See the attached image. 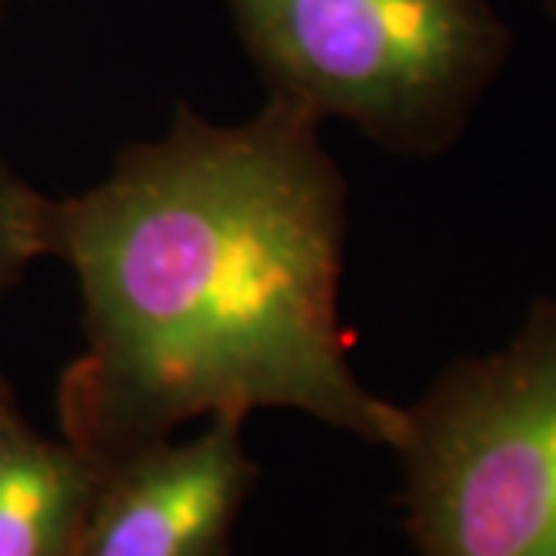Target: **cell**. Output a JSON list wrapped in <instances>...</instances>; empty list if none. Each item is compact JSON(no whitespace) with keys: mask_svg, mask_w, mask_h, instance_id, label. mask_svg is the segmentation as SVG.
Listing matches in <instances>:
<instances>
[{"mask_svg":"<svg viewBox=\"0 0 556 556\" xmlns=\"http://www.w3.org/2000/svg\"><path fill=\"white\" fill-rule=\"evenodd\" d=\"M393 455L417 556H556V291L402 405Z\"/></svg>","mask_w":556,"mask_h":556,"instance_id":"cell-3","label":"cell"},{"mask_svg":"<svg viewBox=\"0 0 556 556\" xmlns=\"http://www.w3.org/2000/svg\"><path fill=\"white\" fill-rule=\"evenodd\" d=\"M102 473L0 402V556H78Z\"/></svg>","mask_w":556,"mask_h":556,"instance_id":"cell-5","label":"cell"},{"mask_svg":"<svg viewBox=\"0 0 556 556\" xmlns=\"http://www.w3.org/2000/svg\"><path fill=\"white\" fill-rule=\"evenodd\" d=\"M50 223L53 199H43L0 152V298L50 254Z\"/></svg>","mask_w":556,"mask_h":556,"instance_id":"cell-6","label":"cell"},{"mask_svg":"<svg viewBox=\"0 0 556 556\" xmlns=\"http://www.w3.org/2000/svg\"><path fill=\"white\" fill-rule=\"evenodd\" d=\"M244 415L207 417L189 439H164L102 473L78 556H229L257 485Z\"/></svg>","mask_w":556,"mask_h":556,"instance_id":"cell-4","label":"cell"},{"mask_svg":"<svg viewBox=\"0 0 556 556\" xmlns=\"http://www.w3.org/2000/svg\"><path fill=\"white\" fill-rule=\"evenodd\" d=\"M321 124L266 100L167 130L53 201L84 350L62 371V439L100 473L189 420L288 408L390 448L402 405L375 396L340 328L346 179Z\"/></svg>","mask_w":556,"mask_h":556,"instance_id":"cell-1","label":"cell"},{"mask_svg":"<svg viewBox=\"0 0 556 556\" xmlns=\"http://www.w3.org/2000/svg\"><path fill=\"white\" fill-rule=\"evenodd\" d=\"M269 100L396 159L467 134L514 53L492 0H223Z\"/></svg>","mask_w":556,"mask_h":556,"instance_id":"cell-2","label":"cell"},{"mask_svg":"<svg viewBox=\"0 0 556 556\" xmlns=\"http://www.w3.org/2000/svg\"><path fill=\"white\" fill-rule=\"evenodd\" d=\"M13 396V393H10V387H7V380L0 378V402H3V399H10Z\"/></svg>","mask_w":556,"mask_h":556,"instance_id":"cell-8","label":"cell"},{"mask_svg":"<svg viewBox=\"0 0 556 556\" xmlns=\"http://www.w3.org/2000/svg\"><path fill=\"white\" fill-rule=\"evenodd\" d=\"M541 3V10H544V16L551 22H556V0H538Z\"/></svg>","mask_w":556,"mask_h":556,"instance_id":"cell-7","label":"cell"}]
</instances>
